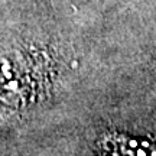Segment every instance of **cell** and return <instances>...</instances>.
<instances>
[{
  "mask_svg": "<svg viewBox=\"0 0 156 156\" xmlns=\"http://www.w3.org/2000/svg\"><path fill=\"white\" fill-rule=\"evenodd\" d=\"M100 152L101 156H156V145L140 137L112 134L101 140Z\"/></svg>",
  "mask_w": 156,
  "mask_h": 156,
  "instance_id": "obj_1",
  "label": "cell"
}]
</instances>
